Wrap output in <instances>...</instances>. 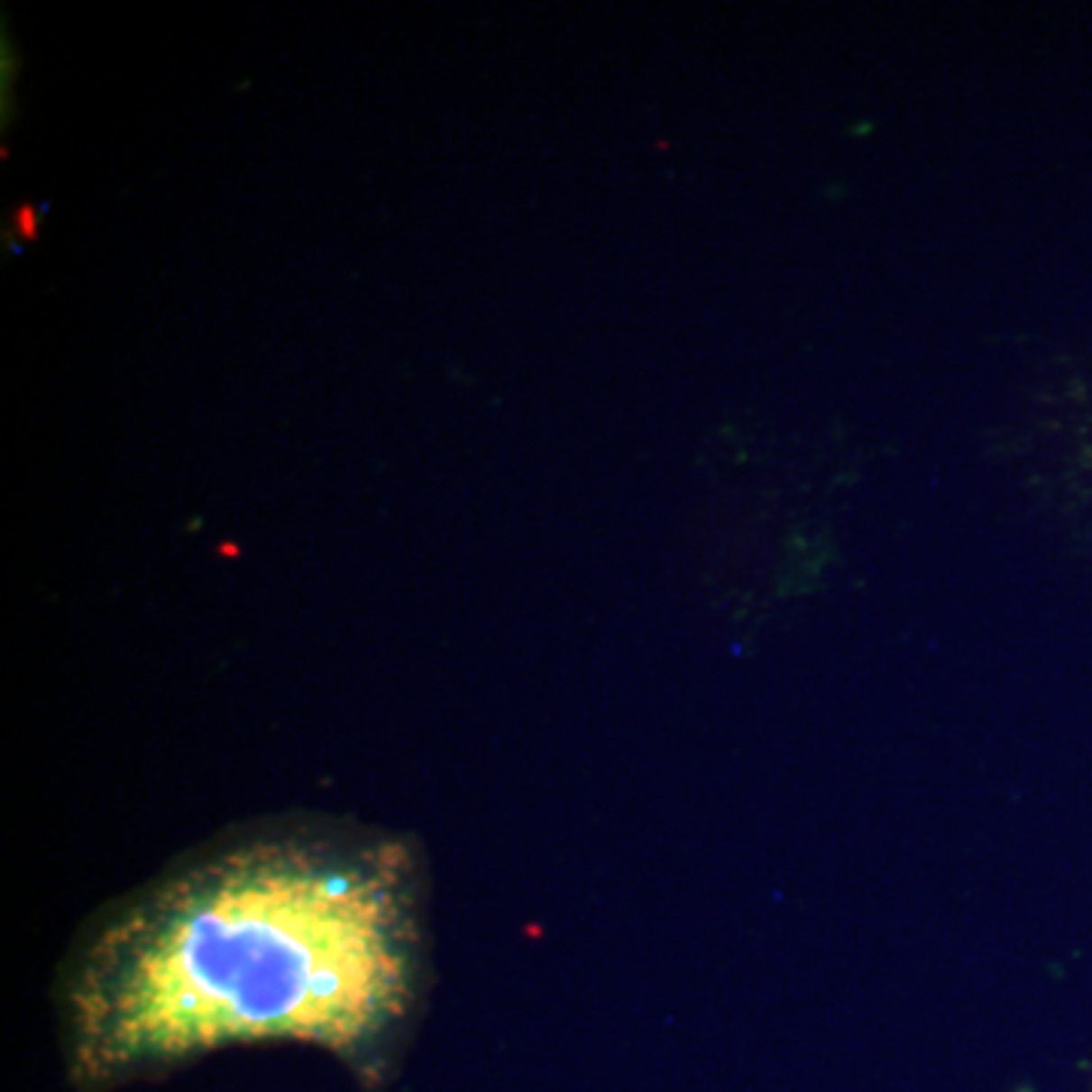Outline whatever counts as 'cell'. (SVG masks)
Returning a JSON list of instances; mask_svg holds the SVG:
<instances>
[{"label": "cell", "mask_w": 1092, "mask_h": 1092, "mask_svg": "<svg viewBox=\"0 0 1092 1092\" xmlns=\"http://www.w3.org/2000/svg\"><path fill=\"white\" fill-rule=\"evenodd\" d=\"M425 983L413 844L349 822H268L91 925L61 980L70 1071L110 1087L219 1047L295 1041L377 1080Z\"/></svg>", "instance_id": "1"}]
</instances>
